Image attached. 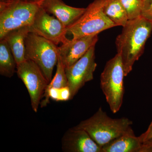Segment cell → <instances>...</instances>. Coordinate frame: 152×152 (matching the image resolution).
Segmentation results:
<instances>
[{
    "label": "cell",
    "mask_w": 152,
    "mask_h": 152,
    "mask_svg": "<svg viewBox=\"0 0 152 152\" xmlns=\"http://www.w3.org/2000/svg\"><path fill=\"white\" fill-rule=\"evenodd\" d=\"M139 137L142 143L152 139V120L147 130Z\"/></svg>",
    "instance_id": "44dd1931"
},
{
    "label": "cell",
    "mask_w": 152,
    "mask_h": 152,
    "mask_svg": "<svg viewBox=\"0 0 152 152\" xmlns=\"http://www.w3.org/2000/svg\"><path fill=\"white\" fill-rule=\"evenodd\" d=\"M30 32V26L23 27L8 33L2 39L7 43L17 64L26 60L25 57V40Z\"/></svg>",
    "instance_id": "5bb4252c"
},
{
    "label": "cell",
    "mask_w": 152,
    "mask_h": 152,
    "mask_svg": "<svg viewBox=\"0 0 152 152\" xmlns=\"http://www.w3.org/2000/svg\"><path fill=\"white\" fill-rule=\"evenodd\" d=\"M140 152H152V139L143 143Z\"/></svg>",
    "instance_id": "7402d4cb"
},
{
    "label": "cell",
    "mask_w": 152,
    "mask_h": 152,
    "mask_svg": "<svg viewBox=\"0 0 152 152\" xmlns=\"http://www.w3.org/2000/svg\"><path fill=\"white\" fill-rule=\"evenodd\" d=\"M152 31V22L141 16L129 20L117 37V53L121 58L125 77L132 71L134 64L143 53Z\"/></svg>",
    "instance_id": "6da1fadb"
},
{
    "label": "cell",
    "mask_w": 152,
    "mask_h": 152,
    "mask_svg": "<svg viewBox=\"0 0 152 152\" xmlns=\"http://www.w3.org/2000/svg\"><path fill=\"white\" fill-rule=\"evenodd\" d=\"M30 29L31 32L45 38L56 45L65 43L69 39L66 37V28L58 19L50 15L40 6Z\"/></svg>",
    "instance_id": "9c48e42d"
},
{
    "label": "cell",
    "mask_w": 152,
    "mask_h": 152,
    "mask_svg": "<svg viewBox=\"0 0 152 152\" xmlns=\"http://www.w3.org/2000/svg\"><path fill=\"white\" fill-rule=\"evenodd\" d=\"M16 69L18 77L27 89L32 108L37 113L49 82L39 67L31 60L27 59L18 64Z\"/></svg>",
    "instance_id": "52a82bcc"
},
{
    "label": "cell",
    "mask_w": 152,
    "mask_h": 152,
    "mask_svg": "<svg viewBox=\"0 0 152 152\" xmlns=\"http://www.w3.org/2000/svg\"><path fill=\"white\" fill-rule=\"evenodd\" d=\"M39 7L37 2L1 1L0 39L11 31L31 26Z\"/></svg>",
    "instance_id": "3957f363"
},
{
    "label": "cell",
    "mask_w": 152,
    "mask_h": 152,
    "mask_svg": "<svg viewBox=\"0 0 152 152\" xmlns=\"http://www.w3.org/2000/svg\"><path fill=\"white\" fill-rule=\"evenodd\" d=\"M144 1L145 2V6L150 1H151V0H144Z\"/></svg>",
    "instance_id": "cb8c5ba5"
},
{
    "label": "cell",
    "mask_w": 152,
    "mask_h": 152,
    "mask_svg": "<svg viewBox=\"0 0 152 152\" xmlns=\"http://www.w3.org/2000/svg\"><path fill=\"white\" fill-rule=\"evenodd\" d=\"M56 66V73L46 88L42 98H45L46 97L49 90L52 88H60L63 87L68 86V81L66 75L65 67L63 64L59 56Z\"/></svg>",
    "instance_id": "e0dca14e"
},
{
    "label": "cell",
    "mask_w": 152,
    "mask_h": 152,
    "mask_svg": "<svg viewBox=\"0 0 152 152\" xmlns=\"http://www.w3.org/2000/svg\"><path fill=\"white\" fill-rule=\"evenodd\" d=\"M132 124L131 120L125 117L112 118L100 107L93 116L76 126L86 131L102 148L126 133L132 128Z\"/></svg>",
    "instance_id": "7a4b0ae2"
},
{
    "label": "cell",
    "mask_w": 152,
    "mask_h": 152,
    "mask_svg": "<svg viewBox=\"0 0 152 152\" xmlns=\"http://www.w3.org/2000/svg\"><path fill=\"white\" fill-rule=\"evenodd\" d=\"M126 10L129 20L142 16L145 7L144 0H120Z\"/></svg>",
    "instance_id": "ac0fdd59"
},
{
    "label": "cell",
    "mask_w": 152,
    "mask_h": 152,
    "mask_svg": "<svg viewBox=\"0 0 152 152\" xmlns=\"http://www.w3.org/2000/svg\"><path fill=\"white\" fill-rule=\"evenodd\" d=\"M95 46L90 48L88 52L73 64L65 68L68 86L70 89L71 100L86 83L94 79V72L97 66L95 62Z\"/></svg>",
    "instance_id": "ba28073f"
},
{
    "label": "cell",
    "mask_w": 152,
    "mask_h": 152,
    "mask_svg": "<svg viewBox=\"0 0 152 152\" xmlns=\"http://www.w3.org/2000/svg\"><path fill=\"white\" fill-rule=\"evenodd\" d=\"M59 56L58 47L51 41L30 32L25 40V57L37 64L50 83Z\"/></svg>",
    "instance_id": "5b68a950"
},
{
    "label": "cell",
    "mask_w": 152,
    "mask_h": 152,
    "mask_svg": "<svg viewBox=\"0 0 152 152\" xmlns=\"http://www.w3.org/2000/svg\"><path fill=\"white\" fill-rule=\"evenodd\" d=\"M142 16L152 23V0L145 6L142 14Z\"/></svg>",
    "instance_id": "ffe728a7"
},
{
    "label": "cell",
    "mask_w": 152,
    "mask_h": 152,
    "mask_svg": "<svg viewBox=\"0 0 152 152\" xmlns=\"http://www.w3.org/2000/svg\"><path fill=\"white\" fill-rule=\"evenodd\" d=\"M4 1H25L37 2L36 0H4Z\"/></svg>",
    "instance_id": "603a6c76"
},
{
    "label": "cell",
    "mask_w": 152,
    "mask_h": 152,
    "mask_svg": "<svg viewBox=\"0 0 152 152\" xmlns=\"http://www.w3.org/2000/svg\"><path fill=\"white\" fill-rule=\"evenodd\" d=\"M125 74L121 58L117 53L106 63L100 76V86L111 110L115 114L120 110L125 93Z\"/></svg>",
    "instance_id": "277c9868"
},
{
    "label": "cell",
    "mask_w": 152,
    "mask_h": 152,
    "mask_svg": "<svg viewBox=\"0 0 152 152\" xmlns=\"http://www.w3.org/2000/svg\"><path fill=\"white\" fill-rule=\"evenodd\" d=\"M105 1L95 0L90 4L81 16L66 28L67 34L72 35V39H76L96 35L104 30L116 26L104 12Z\"/></svg>",
    "instance_id": "8992f818"
},
{
    "label": "cell",
    "mask_w": 152,
    "mask_h": 152,
    "mask_svg": "<svg viewBox=\"0 0 152 152\" xmlns=\"http://www.w3.org/2000/svg\"><path fill=\"white\" fill-rule=\"evenodd\" d=\"M142 143L130 129L102 147V152H140Z\"/></svg>",
    "instance_id": "4fadbf2b"
},
{
    "label": "cell",
    "mask_w": 152,
    "mask_h": 152,
    "mask_svg": "<svg viewBox=\"0 0 152 152\" xmlns=\"http://www.w3.org/2000/svg\"><path fill=\"white\" fill-rule=\"evenodd\" d=\"M65 152H102V148L83 129L75 126L68 130L62 139Z\"/></svg>",
    "instance_id": "30bf717a"
},
{
    "label": "cell",
    "mask_w": 152,
    "mask_h": 152,
    "mask_svg": "<svg viewBox=\"0 0 152 152\" xmlns=\"http://www.w3.org/2000/svg\"><path fill=\"white\" fill-rule=\"evenodd\" d=\"M42 0H36V1H37V2L39 3V2H40L41 1H42Z\"/></svg>",
    "instance_id": "d4e9b609"
},
{
    "label": "cell",
    "mask_w": 152,
    "mask_h": 152,
    "mask_svg": "<svg viewBox=\"0 0 152 152\" xmlns=\"http://www.w3.org/2000/svg\"><path fill=\"white\" fill-rule=\"evenodd\" d=\"M39 3L47 13L53 15L66 28L81 16L86 10L68 6L62 0H42Z\"/></svg>",
    "instance_id": "7c38bea8"
},
{
    "label": "cell",
    "mask_w": 152,
    "mask_h": 152,
    "mask_svg": "<svg viewBox=\"0 0 152 152\" xmlns=\"http://www.w3.org/2000/svg\"><path fill=\"white\" fill-rule=\"evenodd\" d=\"M17 64L10 48L5 40L0 41V74L10 78L13 76Z\"/></svg>",
    "instance_id": "2e32d148"
},
{
    "label": "cell",
    "mask_w": 152,
    "mask_h": 152,
    "mask_svg": "<svg viewBox=\"0 0 152 152\" xmlns=\"http://www.w3.org/2000/svg\"><path fill=\"white\" fill-rule=\"evenodd\" d=\"M98 40V35L69 39L58 47L59 57L65 68L81 58Z\"/></svg>",
    "instance_id": "8fae6325"
},
{
    "label": "cell",
    "mask_w": 152,
    "mask_h": 152,
    "mask_svg": "<svg viewBox=\"0 0 152 152\" xmlns=\"http://www.w3.org/2000/svg\"><path fill=\"white\" fill-rule=\"evenodd\" d=\"M103 12L116 26L124 27L129 20L126 10L120 0H106Z\"/></svg>",
    "instance_id": "9a60e30c"
},
{
    "label": "cell",
    "mask_w": 152,
    "mask_h": 152,
    "mask_svg": "<svg viewBox=\"0 0 152 152\" xmlns=\"http://www.w3.org/2000/svg\"><path fill=\"white\" fill-rule=\"evenodd\" d=\"M71 97L70 89L69 86L63 87L60 88H52L49 90L46 97L41 102V107L42 108L46 107L48 104L50 103V98L53 100L58 102L71 100Z\"/></svg>",
    "instance_id": "d6986e66"
}]
</instances>
